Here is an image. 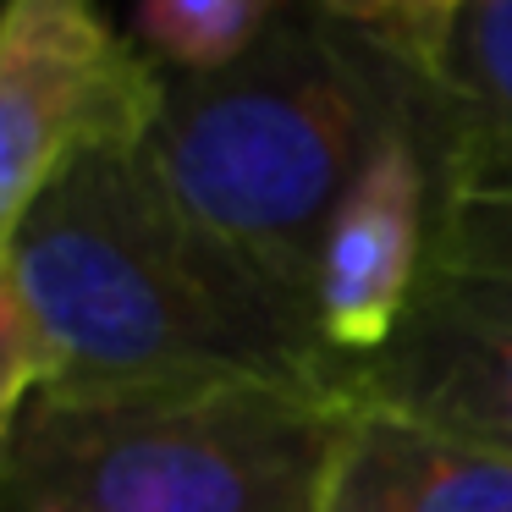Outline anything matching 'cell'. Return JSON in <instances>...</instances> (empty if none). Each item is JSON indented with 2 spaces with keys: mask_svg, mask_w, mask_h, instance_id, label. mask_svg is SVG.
<instances>
[{
  "mask_svg": "<svg viewBox=\"0 0 512 512\" xmlns=\"http://www.w3.org/2000/svg\"><path fill=\"white\" fill-rule=\"evenodd\" d=\"M320 369L314 309L204 232L149 149L67 166L0 232V419L50 386Z\"/></svg>",
  "mask_w": 512,
  "mask_h": 512,
  "instance_id": "6da1fadb",
  "label": "cell"
},
{
  "mask_svg": "<svg viewBox=\"0 0 512 512\" xmlns=\"http://www.w3.org/2000/svg\"><path fill=\"white\" fill-rule=\"evenodd\" d=\"M413 111L419 78L391 50L287 0L243 61L171 83L144 149L204 232L314 309L325 232Z\"/></svg>",
  "mask_w": 512,
  "mask_h": 512,
  "instance_id": "7a4b0ae2",
  "label": "cell"
},
{
  "mask_svg": "<svg viewBox=\"0 0 512 512\" xmlns=\"http://www.w3.org/2000/svg\"><path fill=\"white\" fill-rule=\"evenodd\" d=\"M342 375L50 386L0 419L6 512H320Z\"/></svg>",
  "mask_w": 512,
  "mask_h": 512,
  "instance_id": "3957f363",
  "label": "cell"
},
{
  "mask_svg": "<svg viewBox=\"0 0 512 512\" xmlns=\"http://www.w3.org/2000/svg\"><path fill=\"white\" fill-rule=\"evenodd\" d=\"M336 375L358 402L512 452V177L435 188L430 254L397 336Z\"/></svg>",
  "mask_w": 512,
  "mask_h": 512,
  "instance_id": "277c9868",
  "label": "cell"
},
{
  "mask_svg": "<svg viewBox=\"0 0 512 512\" xmlns=\"http://www.w3.org/2000/svg\"><path fill=\"white\" fill-rule=\"evenodd\" d=\"M171 83L94 0H6L0 12V232L67 166L144 149Z\"/></svg>",
  "mask_w": 512,
  "mask_h": 512,
  "instance_id": "5b68a950",
  "label": "cell"
},
{
  "mask_svg": "<svg viewBox=\"0 0 512 512\" xmlns=\"http://www.w3.org/2000/svg\"><path fill=\"white\" fill-rule=\"evenodd\" d=\"M430 221L435 177L413 111V122L375 149L320 248L314 320L336 364H364L397 336L430 254Z\"/></svg>",
  "mask_w": 512,
  "mask_h": 512,
  "instance_id": "8992f818",
  "label": "cell"
},
{
  "mask_svg": "<svg viewBox=\"0 0 512 512\" xmlns=\"http://www.w3.org/2000/svg\"><path fill=\"white\" fill-rule=\"evenodd\" d=\"M320 512H512V452L353 397Z\"/></svg>",
  "mask_w": 512,
  "mask_h": 512,
  "instance_id": "52a82bcc",
  "label": "cell"
},
{
  "mask_svg": "<svg viewBox=\"0 0 512 512\" xmlns=\"http://www.w3.org/2000/svg\"><path fill=\"white\" fill-rule=\"evenodd\" d=\"M430 177H512V0H474L419 72Z\"/></svg>",
  "mask_w": 512,
  "mask_h": 512,
  "instance_id": "ba28073f",
  "label": "cell"
},
{
  "mask_svg": "<svg viewBox=\"0 0 512 512\" xmlns=\"http://www.w3.org/2000/svg\"><path fill=\"white\" fill-rule=\"evenodd\" d=\"M281 12L287 0H138V34L171 72L210 78L243 61Z\"/></svg>",
  "mask_w": 512,
  "mask_h": 512,
  "instance_id": "9c48e42d",
  "label": "cell"
},
{
  "mask_svg": "<svg viewBox=\"0 0 512 512\" xmlns=\"http://www.w3.org/2000/svg\"><path fill=\"white\" fill-rule=\"evenodd\" d=\"M309 12L331 17V23L353 28V34L375 39L380 50L402 61V67L419 78L435 61L446 28L474 6V0H303Z\"/></svg>",
  "mask_w": 512,
  "mask_h": 512,
  "instance_id": "30bf717a",
  "label": "cell"
}]
</instances>
